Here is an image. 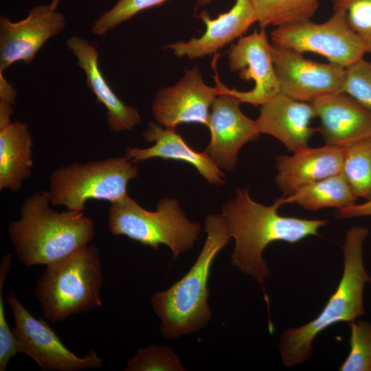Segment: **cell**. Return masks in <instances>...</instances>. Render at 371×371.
Here are the masks:
<instances>
[{
  "label": "cell",
  "instance_id": "cell-1",
  "mask_svg": "<svg viewBox=\"0 0 371 371\" xmlns=\"http://www.w3.org/2000/svg\"><path fill=\"white\" fill-rule=\"evenodd\" d=\"M279 207L276 200L269 206L256 202L247 188H238L236 196L222 208L229 235L235 240L232 263L262 286L269 309L264 283L271 273L262 257L265 249L276 241L293 244L309 236H318L319 228L328 223L326 219L283 216L278 213Z\"/></svg>",
  "mask_w": 371,
  "mask_h": 371
},
{
  "label": "cell",
  "instance_id": "cell-2",
  "mask_svg": "<svg viewBox=\"0 0 371 371\" xmlns=\"http://www.w3.org/2000/svg\"><path fill=\"white\" fill-rule=\"evenodd\" d=\"M49 191L26 198L21 216L8 226L18 259L27 267L48 265L88 245L95 236L93 220L83 212H58Z\"/></svg>",
  "mask_w": 371,
  "mask_h": 371
},
{
  "label": "cell",
  "instance_id": "cell-3",
  "mask_svg": "<svg viewBox=\"0 0 371 371\" xmlns=\"http://www.w3.org/2000/svg\"><path fill=\"white\" fill-rule=\"evenodd\" d=\"M204 231L205 243L191 269L168 289L157 291L151 297L154 311L161 320L160 330L166 339L198 331L211 319L207 304L211 267L230 236L222 214L206 216Z\"/></svg>",
  "mask_w": 371,
  "mask_h": 371
},
{
  "label": "cell",
  "instance_id": "cell-4",
  "mask_svg": "<svg viewBox=\"0 0 371 371\" xmlns=\"http://www.w3.org/2000/svg\"><path fill=\"white\" fill-rule=\"evenodd\" d=\"M369 234L365 227L355 225L348 230L343 245L344 271L336 291L323 310L308 323L284 331L279 344L282 363L291 367L304 363L311 356L317 335L330 326L350 322L364 315L363 291L371 278L363 265V243Z\"/></svg>",
  "mask_w": 371,
  "mask_h": 371
},
{
  "label": "cell",
  "instance_id": "cell-5",
  "mask_svg": "<svg viewBox=\"0 0 371 371\" xmlns=\"http://www.w3.org/2000/svg\"><path fill=\"white\" fill-rule=\"evenodd\" d=\"M102 282L101 259L94 245L47 265L35 288L45 319L56 324L101 306Z\"/></svg>",
  "mask_w": 371,
  "mask_h": 371
},
{
  "label": "cell",
  "instance_id": "cell-6",
  "mask_svg": "<svg viewBox=\"0 0 371 371\" xmlns=\"http://www.w3.org/2000/svg\"><path fill=\"white\" fill-rule=\"evenodd\" d=\"M108 227L113 236H125L144 245L170 248L172 260L189 250L198 239L201 226L185 215L177 199L159 201L155 211L144 209L128 195L111 203Z\"/></svg>",
  "mask_w": 371,
  "mask_h": 371
},
{
  "label": "cell",
  "instance_id": "cell-7",
  "mask_svg": "<svg viewBox=\"0 0 371 371\" xmlns=\"http://www.w3.org/2000/svg\"><path fill=\"white\" fill-rule=\"evenodd\" d=\"M125 155L86 163H72L54 170L49 177L51 205L84 212L90 199L111 203L126 196L128 182L138 167Z\"/></svg>",
  "mask_w": 371,
  "mask_h": 371
},
{
  "label": "cell",
  "instance_id": "cell-8",
  "mask_svg": "<svg viewBox=\"0 0 371 371\" xmlns=\"http://www.w3.org/2000/svg\"><path fill=\"white\" fill-rule=\"evenodd\" d=\"M271 39L275 45L302 54H319L345 68L363 58L367 52L341 10H333L331 17L324 23L308 19L276 27L271 32Z\"/></svg>",
  "mask_w": 371,
  "mask_h": 371
},
{
  "label": "cell",
  "instance_id": "cell-9",
  "mask_svg": "<svg viewBox=\"0 0 371 371\" xmlns=\"http://www.w3.org/2000/svg\"><path fill=\"white\" fill-rule=\"evenodd\" d=\"M5 300L13 314L14 328L12 330L19 353L32 358L41 370L82 371L102 366V359L93 350L82 357L69 350L47 320L34 317L14 292L8 293Z\"/></svg>",
  "mask_w": 371,
  "mask_h": 371
},
{
  "label": "cell",
  "instance_id": "cell-10",
  "mask_svg": "<svg viewBox=\"0 0 371 371\" xmlns=\"http://www.w3.org/2000/svg\"><path fill=\"white\" fill-rule=\"evenodd\" d=\"M228 65L232 71L238 72L242 80H252L254 87L247 91L229 89L220 80L215 70V88L218 94H229L240 103L261 106L280 93L273 63L271 44L265 29L241 36L232 45L228 52Z\"/></svg>",
  "mask_w": 371,
  "mask_h": 371
},
{
  "label": "cell",
  "instance_id": "cell-11",
  "mask_svg": "<svg viewBox=\"0 0 371 371\" xmlns=\"http://www.w3.org/2000/svg\"><path fill=\"white\" fill-rule=\"evenodd\" d=\"M271 54L280 93L311 103L323 95L343 92L345 67L311 60L302 53L273 44Z\"/></svg>",
  "mask_w": 371,
  "mask_h": 371
},
{
  "label": "cell",
  "instance_id": "cell-12",
  "mask_svg": "<svg viewBox=\"0 0 371 371\" xmlns=\"http://www.w3.org/2000/svg\"><path fill=\"white\" fill-rule=\"evenodd\" d=\"M216 88L204 82L198 67L186 69L173 86L159 89L155 95L152 113L158 124L175 129L183 123H199L206 126L210 109L217 96Z\"/></svg>",
  "mask_w": 371,
  "mask_h": 371
},
{
  "label": "cell",
  "instance_id": "cell-13",
  "mask_svg": "<svg viewBox=\"0 0 371 371\" xmlns=\"http://www.w3.org/2000/svg\"><path fill=\"white\" fill-rule=\"evenodd\" d=\"M65 25L64 16L50 4L32 8L26 18L17 22L1 16L0 72L16 61L31 63L43 44Z\"/></svg>",
  "mask_w": 371,
  "mask_h": 371
},
{
  "label": "cell",
  "instance_id": "cell-14",
  "mask_svg": "<svg viewBox=\"0 0 371 371\" xmlns=\"http://www.w3.org/2000/svg\"><path fill=\"white\" fill-rule=\"evenodd\" d=\"M240 104L233 95L218 93L211 106L207 125L211 139L205 150L216 166L227 172L235 168L241 147L260 135L256 121L242 112Z\"/></svg>",
  "mask_w": 371,
  "mask_h": 371
},
{
  "label": "cell",
  "instance_id": "cell-15",
  "mask_svg": "<svg viewBox=\"0 0 371 371\" xmlns=\"http://www.w3.org/2000/svg\"><path fill=\"white\" fill-rule=\"evenodd\" d=\"M317 117L310 102H302L279 93L261 105L255 120L260 133L269 135L290 151L296 153L308 147L311 137L318 131L311 126Z\"/></svg>",
  "mask_w": 371,
  "mask_h": 371
},
{
  "label": "cell",
  "instance_id": "cell-16",
  "mask_svg": "<svg viewBox=\"0 0 371 371\" xmlns=\"http://www.w3.org/2000/svg\"><path fill=\"white\" fill-rule=\"evenodd\" d=\"M326 145L346 148L371 137V113L349 95L336 93L311 102Z\"/></svg>",
  "mask_w": 371,
  "mask_h": 371
},
{
  "label": "cell",
  "instance_id": "cell-17",
  "mask_svg": "<svg viewBox=\"0 0 371 371\" xmlns=\"http://www.w3.org/2000/svg\"><path fill=\"white\" fill-rule=\"evenodd\" d=\"M206 29L199 38L188 41H177L166 47L178 57L189 59L203 58L216 53L219 49L243 36L249 27L257 22L255 11L249 0H236L231 9L212 19L206 10L196 16Z\"/></svg>",
  "mask_w": 371,
  "mask_h": 371
},
{
  "label": "cell",
  "instance_id": "cell-18",
  "mask_svg": "<svg viewBox=\"0 0 371 371\" xmlns=\"http://www.w3.org/2000/svg\"><path fill=\"white\" fill-rule=\"evenodd\" d=\"M344 148L328 145L307 147L276 158V183L282 197L312 183L342 172Z\"/></svg>",
  "mask_w": 371,
  "mask_h": 371
},
{
  "label": "cell",
  "instance_id": "cell-19",
  "mask_svg": "<svg viewBox=\"0 0 371 371\" xmlns=\"http://www.w3.org/2000/svg\"><path fill=\"white\" fill-rule=\"evenodd\" d=\"M67 47L77 58L76 65L86 74V85L95 95L98 102L106 109V121L113 132L131 131L142 122L138 111L126 104L110 87L100 71L96 47L81 37L74 36Z\"/></svg>",
  "mask_w": 371,
  "mask_h": 371
},
{
  "label": "cell",
  "instance_id": "cell-20",
  "mask_svg": "<svg viewBox=\"0 0 371 371\" xmlns=\"http://www.w3.org/2000/svg\"><path fill=\"white\" fill-rule=\"evenodd\" d=\"M148 142H155L150 148H127L124 155L135 163L149 159L160 158L186 162L193 166L210 184L225 183V174L219 169L205 150L199 153L193 150L175 129L166 128L150 122L142 135Z\"/></svg>",
  "mask_w": 371,
  "mask_h": 371
},
{
  "label": "cell",
  "instance_id": "cell-21",
  "mask_svg": "<svg viewBox=\"0 0 371 371\" xmlns=\"http://www.w3.org/2000/svg\"><path fill=\"white\" fill-rule=\"evenodd\" d=\"M33 141L28 125L11 122L0 128V190L16 192L32 175Z\"/></svg>",
  "mask_w": 371,
  "mask_h": 371
},
{
  "label": "cell",
  "instance_id": "cell-22",
  "mask_svg": "<svg viewBox=\"0 0 371 371\" xmlns=\"http://www.w3.org/2000/svg\"><path fill=\"white\" fill-rule=\"evenodd\" d=\"M357 199L341 172L302 187L290 196H282L276 201L280 206L296 203L306 210L316 211L326 207L343 208L356 203Z\"/></svg>",
  "mask_w": 371,
  "mask_h": 371
},
{
  "label": "cell",
  "instance_id": "cell-23",
  "mask_svg": "<svg viewBox=\"0 0 371 371\" xmlns=\"http://www.w3.org/2000/svg\"><path fill=\"white\" fill-rule=\"evenodd\" d=\"M249 1L262 29L311 19L319 7L318 0Z\"/></svg>",
  "mask_w": 371,
  "mask_h": 371
},
{
  "label": "cell",
  "instance_id": "cell-24",
  "mask_svg": "<svg viewBox=\"0 0 371 371\" xmlns=\"http://www.w3.org/2000/svg\"><path fill=\"white\" fill-rule=\"evenodd\" d=\"M342 172L357 199H371V137L345 148Z\"/></svg>",
  "mask_w": 371,
  "mask_h": 371
},
{
  "label": "cell",
  "instance_id": "cell-25",
  "mask_svg": "<svg viewBox=\"0 0 371 371\" xmlns=\"http://www.w3.org/2000/svg\"><path fill=\"white\" fill-rule=\"evenodd\" d=\"M167 0H118L109 10L102 14L93 24L91 32L103 36L120 23L131 19L139 12L157 5ZM199 5H207L214 0H195Z\"/></svg>",
  "mask_w": 371,
  "mask_h": 371
},
{
  "label": "cell",
  "instance_id": "cell-26",
  "mask_svg": "<svg viewBox=\"0 0 371 371\" xmlns=\"http://www.w3.org/2000/svg\"><path fill=\"white\" fill-rule=\"evenodd\" d=\"M350 327V350L339 370L371 371V323L355 319Z\"/></svg>",
  "mask_w": 371,
  "mask_h": 371
},
{
  "label": "cell",
  "instance_id": "cell-27",
  "mask_svg": "<svg viewBox=\"0 0 371 371\" xmlns=\"http://www.w3.org/2000/svg\"><path fill=\"white\" fill-rule=\"evenodd\" d=\"M125 371H183L180 359L168 346L150 345L139 349L128 361Z\"/></svg>",
  "mask_w": 371,
  "mask_h": 371
},
{
  "label": "cell",
  "instance_id": "cell-28",
  "mask_svg": "<svg viewBox=\"0 0 371 371\" xmlns=\"http://www.w3.org/2000/svg\"><path fill=\"white\" fill-rule=\"evenodd\" d=\"M333 10H341L350 29L371 53V0H333Z\"/></svg>",
  "mask_w": 371,
  "mask_h": 371
},
{
  "label": "cell",
  "instance_id": "cell-29",
  "mask_svg": "<svg viewBox=\"0 0 371 371\" xmlns=\"http://www.w3.org/2000/svg\"><path fill=\"white\" fill-rule=\"evenodd\" d=\"M343 92L371 113V61L362 58L346 68Z\"/></svg>",
  "mask_w": 371,
  "mask_h": 371
},
{
  "label": "cell",
  "instance_id": "cell-30",
  "mask_svg": "<svg viewBox=\"0 0 371 371\" xmlns=\"http://www.w3.org/2000/svg\"><path fill=\"white\" fill-rule=\"evenodd\" d=\"M11 265V255H5L0 265V371H5L10 359L19 353L16 339L5 317L2 289Z\"/></svg>",
  "mask_w": 371,
  "mask_h": 371
},
{
  "label": "cell",
  "instance_id": "cell-31",
  "mask_svg": "<svg viewBox=\"0 0 371 371\" xmlns=\"http://www.w3.org/2000/svg\"><path fill=\"white\" fill-rule=\"evenodd\" d=\"M367 216H371V199L363 203L357 204L356 203L348 207L337 209L336 211V217L338 218Z\"/></svg>",
  "mask_w": 371,
  "mask_h": 371
},
{
  "label": "cell",
  "instance_id": "cell-32",
  "mask_svg": "<svg viewBox=\"0 0 371 371\" xmlns=\"http://www.w3.org/2000/svg\"><path fill=\"white\" fill-rule=\"evenodd\" d=\"M16 98V92L0 72V102L8 103L14 105Z\"/></svg>",
  "mask_w": 371,
  "mask_h": 371
}]
</instances>
